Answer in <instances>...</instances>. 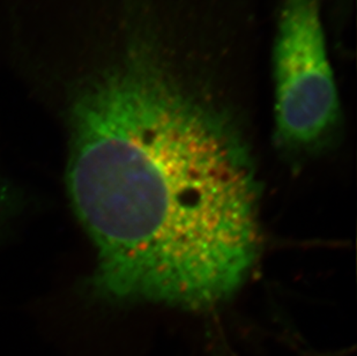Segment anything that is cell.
Listing matches in <instances>:
<instances>
[{
    "mask_svg": "<svg viewBox=\"0 0 357 356\" xmlns=\"http://www.w3.org/2000/svg\"><path fill=\"white\" fill-rule=\"evenodd\" d=\"M68 128V195L98 253L91 295L204 310L241 288L259 253V188L225 111L135 64L79 91Z\"/></svg>",
    "mask_w": 357,
    "mask_h": 356,
    "instance_id": "cell-1",
    "label": "cell"
},
{
    "mask_svg": "<svg viewBox=\"0 0 357 356\" xmlns=\"http://www.w3.org/2000/svg\"><path fill=\"white\" fill-rule=\"evenodd\" d=\"M279 142L307 149L335 128L340 103L316 0H283L274 49Z\"/></svg>",
    "mask_w": 357,
    "mask_h": 356,
    "instance_id": "cell-2",
    "label": "cell"
}]
</instances>
